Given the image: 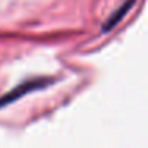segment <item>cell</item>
<instances>
[{
	"label": "cell",
	"mask_w": 148,
	"mask_h": 148,
	"mask_svg": "<svg viewBox=\"0 0 148 148\" xmlns=\"http://www.w3.org/2000/svg\"><path fill=\"white\" fill-rule=\"evenodd\" d=\"M51 81L49 80H30V81H24V83H21L19 86H16L14 89H11L10 92H7L2 99H0V108L2 107H5L7 103L13 102V100L19 99V97H23L24 94L30 92V91L34 89H40V88L46 86V84H49Z\"/></svg>",
	"instance_id": "6da1fadb"
},
{
	"label": "cell",
	"mask_w": 148,
	"mask_h": 148,
	"mask_svg": "<svg viewBox=\"0 0 148 148\" xmlns=\"http://www.w3.org/2000/svg\"><path fill=\"white\" fill-rule=\"evenodd\" d=\"M132 3H134V0H127V2H126V3L123 5L121 8H119V10L116 11V13H113L112 16H110V19L105 23V26H103V30H108L110 27H113V26H115V24L118 23V21L121 19L123 16H124V13H126V11H127L129 8H131V5H132Z\"/></svg>",
	"instance_id": "7a4b0ae2"
}]
</instances>
